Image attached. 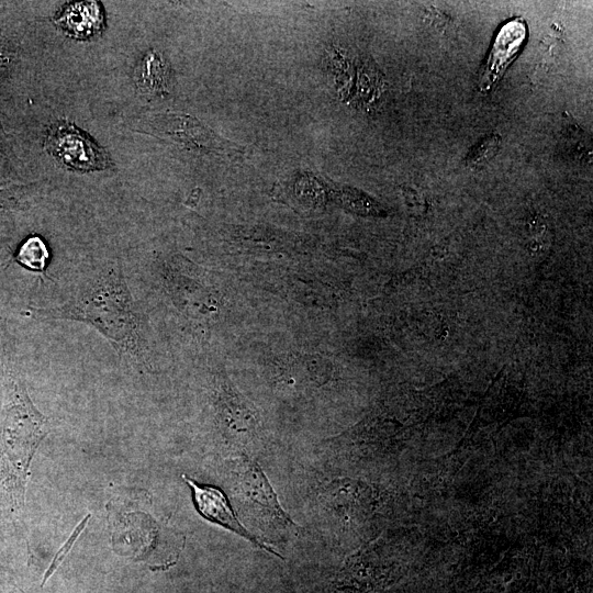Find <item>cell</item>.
<instances>
[{"label": "cell", "instance_id": "obj_1", "mask_svg": "<svg viewBox=\"0 0 593 593\" xmlns=\"http://www.w3.org/2000/svg\"><path fill=\"white\" fill-rule=\"evenodd\" d=\"M37 320H68L87 323L99 331L120 357L144 359L138 312L122 269H97L63 304L32 309Z\"/></svg>", "mask_w": 593, "mask_h": 593}, {"label": "cell", "instance_id": "obj_3", "mask_svg": "<svg viewBox=\"0 0 593 593\" xmlns=\"http://www.w3.org/2000/svg\"><path fill=\"white\" fill-rule=\"evenodd\" d=\"M233 491L239 501L256 516L281 529L295 528L296 525L284 512L275 490L257 462L246 455L233 461Z\"/></svg>", "mask_w": 593, "mask_h": 593}, {"label": "cell", "instance_id": "obj_11", "mask_svg": "<svg viewBox=\"0 0 593 593\" xmlns=\"http://www.w3.org/2000/svg\"><path fill=\"white\" fill-rule=\"evenodd\" d=\"M500 142L501 137L497 134L484 137L470 150L467 163L473 167L483 165L495 155Z\"/></svg>", "mask_w": 593, "mask_h": 593}, {"label": "cell", "instance_id": "obj_5", "mask_svg": "<svg viewBox=\"0 0 593 593\" xmlns=\"http://www.w3.org/2000/svg\"><path fill=\"white\" fill-rule=\"evenodd\" d=\"M526 37L527 25L522 18H513L500 27L478 79L479 90L482 93L494 89L519 53Z\"/></svg>", "mask_w": 593, "mask_h": 593}, {"label": "cell", "instance_id": "obj_4", "mask_svg": "<svg viewBox=\"0 0 593 593\" xmlns=\"http://www.w3.org/2000/svg\"><path fill=\"white\" fill-rule=\"evenodd\" d=\"M45 148L64 167L75 171L103 170L111 166L108 153L91 137L69 123L54 124Z\"/></svg>", "mask_w": 593, "mask_h": 593}, {"label": "cell", "instance_id": "obj_7", "mask_svg": "<svg viewBox=\"0 0 593 593\" xmlns=\"http://www.w3.org/2000/svg\"><path fill=\"white\" fill-rule=\"evenodd\" d=\"M159 122L164 126L160 130L165 134L189 146L233 156L240 152L234 144L220 138L193 118L172 114L161 116Z\"/></svg>", "mask_w": 593, "mask_h": 593}, {"label": "cell", "instance_id": "obj_12", "mask_svg": "<svg viewBox=\"0 0 593 593\" xmlns=\"http://www.w3.org/2000/svg\"><path fill=\"white\" fill-rule=\"evenodd\" d=\"M88 519H89V515H87L85 519L81 521V523L76 527L71 536L68 538L67 542L59 549V551L53 559L51 567L48 568V570L46 571L44 575L42 585H44L47 579L53 574V572L57 569V567H59V564L64 561L69 549L72 547L75 540L78 538L80 532L85 528Z\"/></svg>", "mask_w": 593, "mask_h": 593}, {"label": "cell", "instance_id": "obj_8", "mask_svg": "<svg viewBox=\"0 0 593 593\" xmlns=\"http://www.w3.org/2000/svg\"><path fill=\"white\" fill-rule=\"evenodd\" d=\"M54 21L67 36L90 40L102 32L104 14L96 1L74 2L65 5Z\"/></svg>", "mask_w": 593, "mask_h": 593}, {"label": "cell", "instance_id": "obj_6", "mask_svg": "<svg viewBox=\"0 0 593 593\" xmlns=\"http://www.w3.org/2000/svg\"><path fill=\"white\" fill-rule=\"evenodd\" d=\"M187 484L192 490L193 503L198 512L208 521L219 524L220 526L227 528L228 530L239 535L240 537L248 540L255 547L264 549L267 552L281 558V556L276 552L268 545L260 542L245 526L238 521L227 497L223 492L212 485L199 484L192 479L182 477Z\"/></svg>", "mask_w": 593, "mask_h": 593}, {"label": "cell", "instance_id": "obj_9", "mask_svg": "<svg viewBox=\"0 0 593 593\" xmlns=\"http://www.w3.org/2000/svg\"><path fill=\"white\" fill-rule=\"evenodd\" d=\"M48 257V248L38 236H31L25 239L16 254V260L22 266L37 272L45 271Z\"/></svg>", "mask_w": 593, "mask_h": 593}, {"label": "cell", "instance_id": "obj_10", "mask_svg": "<svg viewBox=\"0 0 593 593\" xmlns=\"http://www.w3.org/2000/svg\"><path fill=\"white\" fill-rule=\"evenodd\" d=\"M383 88L382 78L373 66L365 63L359 69L357 97L359 103L370 105L374 103Z\"/></svg>", "mask_w": 593, "mask_h": 593}, {"label": "cell", "instance_id": "obj_2", "mask_svg": "<svg viewBox=\"0 0 593 593\" xmlns=\"http://www.w3.org/2000/svg\"><path fill=\"white\" fill-rule=\"evenodd\" d=\"M0 415V474L12 502L23 501L25 478L32 454L46 433L47 418L32 404L24 384H10Z\"/></svg>", "mask_w": 593, "mask_h": 593}]
</instances>
